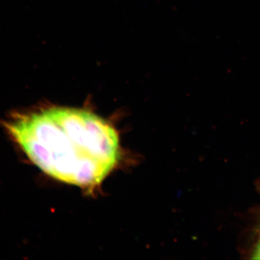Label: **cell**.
<instances>
[{"instance_id": "obj_1", "label": "cell", "mask_w": 260, "mask_h": 260, "mask_svg": "<svg viewBox=\"0 0 260 260\" xmlns=\"http://www.w3.org/2000/svg\"><path fill=\"white\" fill-rule=\"evenodd\" d=\"M8 133L43 172L72 185L93 189L120 156L114 126L93 113L54 107L13 116Z\"/></svg>"}, {"instance_id": "obj_2", "label": "cell", "mask_w": 260, "mask_h": 260, "mask_svg": "<svg viewBox=\"0 0 260 260\" xmlns=\"http://www.w3.org/2000/svg\"><path fill=\"white\" fill-rule=\"evenodd\" d=\"M253 258H254V259H260V239L259 242H258L257 245L256 246Z\"/></svg>"}]
</instances>
